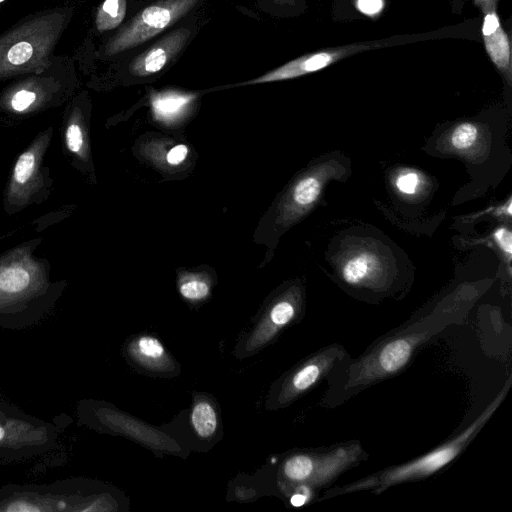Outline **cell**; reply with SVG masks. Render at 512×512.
Instances as JSON below:
<instances>
[{"label": "cell", "instance_id": "5b68a950", "mask_svg": "<svg viewBox=\"0 0 512 512\" xmlns=\"http://www.w3.org/2000/svg\"><path fill=\"white\" fill-rule=\"evenodd\" d=\"M111 509L109 495L89 479L66 478L45 484L0 486V512H91Z\"/></svg>", "mask_w": 512, "mask_h": 512}, {"label": "cell", "instance_id": "4fadbf2b", "mask_svg": "<svg viewBox=\"0 0 512 512\" xmlns=\"http://www.w3.org/2000/svg\"><path fill=\"white\" fill-rule=\"evenodd\" d=\"M60 133L65 157L74 168L84 171L90 164L91 156L87 121L79 106L67 111Z\"/></svg>", "mask_w": 512, "mask_h": 512}, {"label": "cell", "instance_id": "ba28073f", "mask_svg": "<svg viewBox=\"0 0 512 512\" xmlns=\"http://www.w3.org/2000/svg\"><path fill=\"white\" fill-rule=\"evenodd\" d=\"M200 0H157L141 10L107 46L110 55L135 48L163 32Z\"/></svg>", "mask_w": 512, "mask_h": 512}, {"label": "cell", "instance_id": "4316f807", "mask_svg": "<svg viewBox=\"0 0 512 512\" xmlns=\"http://www.w3.org/2000/svg\"><path fill=\"white\" fill-rule=\"evenodd\" d=\"M188 151V147L184 144H179L172 147L166 154L167 163L170 165H179L185 160Z\"/></svg>", "mask_w": 512, "mask_h": 512}, {"label": "cell", "instance_id": "9c48e42d", "mask_svg": "<svg viewBox=\"0 0 512 512\" xmlns=\"http://www.w3.org/2000/svg\"><path fill=\"white\" fill-rule=\"evenodd\" d=\"M349 353L341 344L327 345L306 357L281 381L277 405L286 406L326 379Z\"/></svg>", "mask_w": 512, "mask_h": 512}, {"label": "cell", "instance_id": "ffe728a7", "mask_svg": "<svg viewBox=\"0 0 512 512\" xmlns=\"http://www.w3.org/2000/svg\"><path fill=\"white\" fill-rule=\"evenodd\" d=\"M126 14V0H105L97 18L100 30H110L118 26Z\"/></svg>", "mask_w": 512, "mask_h": 512}, {"label": "cell", "instance_id": "9a60e30c", "mask_svg": "<svg viewBox=\"0 0 512 512\" xmlns=\"http://www.w3.org/2000/svg\"><path fill=\"white\" fill-rule=\"evenodd\" d=\"M377 259L369 253H358L343 264L342 279L351 286H366L375 279Z\"/></svg>", "mask_w": 512, "mask_h": 512}, {"label": "cell", "instance_id": "3957f363", "mask_svg": "<svg viewBox=\"0 0 512 512\" xmlns=\"http://www.w3.org/2000/svg\"><path fill=\"white\" fill-rule=\"evenodd\" d=\"M510 387L511 377L508 378L497 396L469 426L454 434L439 446L405 463L392 465L382 470L375 471L372 474L345 485L329 487L324 491L321 497H319V500H327L333 497L362 491H369L378 495L390 487L407 482L419 481L439 472L459 457L472 443L505 399Z\"/></svg>", "mask_w": 512, "mask_h": 512}, {"label": "cell", "instance_id": "d6986e66", "mask_svg": "<svg viewBox=\"0 0 512 512\" xmlns=\"http://www.w3.org/2000/svg\"><path fill=\"white\" fill-rule=\"evenodd\" d=\"M321 182L318 178L307 176L294 187L291 195L293 207L303 208L312 204L319 196Z\"/></svg>", "mask_w": 512, "mask_h": 512}, {"label": "cell", "instance_id": "e0dca14e", "mask_svg": "<svg viewBox=\"0 0 512 512\" xmlns=\"http://www.w3.org/2000/svg\"><path fill=\"white\" fill-rule=\"evenodd\" d=\"M298 314V305L293 299L285 298L276 302L270 309L264 323V340L275 335L280 329L294 321Z\"/></svg>", "mask_w": 512, "mask_h": 512}, {"label": "cell", "instance_id": "f1b7e54d", "mask_svg": "<svg viewBox=\"0 0 512 512\" xmlns=\"http://www.w3.org/2000/svg\"><path fill=\"white\" fill-rule=\"evenodd\" d=\"M274 5L280 8L294 7L297 5L298 0H271Z\"/></svg>", "mask_w": 512, "mask_h": 512}, {"label": "cell", "instance_id": "30bf717a", "mask_svg": "<svg viewBox=\"0 0 512 512\" xmlns=\"http://www.w3.org/2000/svg\"><path fill=\"white\" fill-rule=\"evenodd\" d=\"M380 46L381 44L376 42L358 43L319 50L300 56L260 77L248 80L238 85L261 84L297 78L322 70L345 57Z\"/></svg>", "mask_w": 512, "mask_h": 512}, {"label": "cell", "instance_id": "7a4b0ae2", "mask_svg": "<svg viewBox=\"0 0 512 512\" xmlns=\"http://www.w3.org/2000/svg\"><path fill=\"white\" fill-rule=\"evenodd\" d=\"M41 238L0 253V329L23 330L39 324L55 308L67 282L51 279L46 258L35 255Z\"/></svg>", "mask_w": 512, "mask_h": 512}, {"label": "cell", "instance_id": "7c38bea8", "mask_svg": "<svg viewBox=\"0 0 512 512\" xmlns=\"http://www.w3.org/2000/svg\"><path fill=\"white\" fill-rule=\"evenodd\" d=\"M190 34V29L180 27L165 35L130 63V73L140 77L158 73L183 49Z\"/></svg>", "mask_w": 512, "mask_h": 512}, {"label": "cell", "instance_id": "52a82bcc", "mask_svg": "<svg viewBox=\"0 0 512 512\" xmlns=\"http://www.w3.org/2000/svg\"><path fill=\"white\" fill-rule=\"evenodd\" d=\"M58 427L33 415L18 413L0 417V462L25 461L56 446Z\"/></svg>", "mask_w": 512, "mask_h": 512}, {"label": "cell", "instance_id": "ac0fdd59", "mask_svg": "<svg viewBox=\"0 0 512 512\" xmlns=\"http://www.w3.org/2000/svg\"><path fill=\"white\" fill-rule=\"evenodd\" d=\"M191 423L201 438L211 437L218 426V417L214 406L207 400L197 401L192 409Z\"/></svg>", "mask_w": 512, "mask_h": 512}, {"label": "cell", "instance_id": "6da1fadb", "mask_svg": "<svg viewBox=\"0 0 512 512\" xmlns=\"http://www.w3.org/2000/svg\"><path fill=\"white\" fill-rule=\"evenodd\" d=\"M465 307L447 306L409 320L377 338L357 358L342 360L326 378L321 405L335 408L365 389L403 372L416 354L449 326L463 321Z\"/></svg>", "mask_w": 512, "mask_h": 512}, {"label": "cell", "instance_id": "d4e9b609", "mask_svg": "<svg viewBox=\"0 0 512 512\" xmlns=\"http://www.w3.org/2000/svg\"><path fill=\"white\" fill-rule=\"evenodd\" d=\"M494 239L499 248L505 252L508 259H510L512 253V233L510 229L507 227L497 229L494 233Z\"/></svg>", "mask_w": 512, "mask_h": 512}, {"label": "cell", "instance_id": "5bb4252c", "mask_svg": "<svg viewBox=\"0 0 512 512\" xmlns=\"http://www.w3.org/2000/svg\"><path fill=\"white\" fill-rule=\"evenodd\" d=\"M197 94L165 90L151 94L150 104L154 118L170 123L178 119L196 99Z\"/></svg>", "mask_w": 512, "mask_h": 512}, {"label": "cell", "instance_id": "277c9868", "mask_svg": "<svg viewBox=\"0 0 512 512\" xmlns=\"http://www.w3.org/2000/svg\"><path fill=\"white\" fill-rule=\"evenodd\" d=\"M369 455L357 440L330 446L306 449L288 455L281 467L280 476L293 490L290 503L299 507L318 498L348 470L359 466Z\"/></svg>", "mask_w": 512, "mask_h": 512}, {"label": "cell", "instance_id": "44dd1931", "mask_svg": "<svg viewBox=\"0 0 512 512\" xmlns=\"http://www.w3.org/2000/svg\"><path fill=\"white\" fill-rule=\"evenodd\" d=\"M478 136L477 128L470 123L457 126L451 135V143L458 150H466L474 145Z\"/></svg>", "mask_w": 512, "mask_h": 512}, {"label": "cell", "instance_id": "603a6c76", "mask_svg": "<svg viewBox=\"0 0 512 512\" xmlns=\"http://www.w3.org/2000/svg\"><path fill=\"white\" fill-rule=\"evenodd\" d=\"M33 53V47L30 43L22 41L13 45L7 53L8 61L13 65L26 63Z\"/></svg>", "mask_w": 512, "mask_h": 512}, {"label": "cell", "instance_id": "cb8c5ba5", "mask_svg": "<svg viewBox=\"0 0 512 512\" xmlns=\"http://www.w3.org/2000/svg\"><path fill=\"white\" fill-rule=\"evenodd\" d=\"M419 184L418 175L414 172H407L398 177L396 186L404 194H414Z\"/></svg>", "mask_w": 512, "mask_h": 512}, {"label": "cell", "instance_id": "8992f818", "mask_svg": "<svg viewBox=\"0 0 512 512\" xmlns=\"http://www.w3.org/2000/svg\"><path fill=\"white\" fill-rule=\"evenodd\" d=\"M53 134V126L39 131L14 161L3 192V209L7 215L20 213L49 198L53 179L44 159Z\"/></svg>", "mask_w": 512, "mask_h": 512}, {"label": "cell", "instance_id": "7402d4cb", "mask_svg": "<svg viewBox=\"0 0 512 512\" xmlns=\"http://www.w3.org/2000/svg\"><path fill=\"white\" fill-rule=\"evenodd\" d=\"M181 295L189 300H201L209 294L208 284L201 279H187L180 285Z\"/></svg>", "mask_w": 512, "mask_h": 512}, {"label": "cell", "instance_id": "83f0119b", "mask_svg": "<svg viewBox=\"0 0 512 512\" xmlns=\"http://www.w3.org/2000/svg\"><path fill=\"white\" fill-rule=\"evenodd\" d=\"M21 409L16 405L12 404L9 400L4 398L0 394V417H4L7 415L15 414L20 412Z\"/></svg>", "mask_w": 512, "mask_h": 512}, {"label": "cell", "instance_id": "484cf974", "mask_svg": "<svg viewBox=\"0 0 512 512\" xmlns=\"http://www.w3.org/2000/svg\"><path fill=\"white\" fill-rule=\"evenodd\" d=\"M357 9L370 17L378 15L384 7V0H355Z\"/></svg>", "mask_w": 512, "mask_h": 512}, {"label": "cell", "instance_id": "8fae6325", "mask_svg": "<svg viewBox=\"0 0 512 512\" xmlns=\"http://www.w3.org/2000/svg\"><path fill=\"white\" fill-rule=\"evenodd\" d=\"M498 0H474L483 13L482 36L486 52L495 67L511 84V44L497 13Z\"/></svg>", "mask_w": 512, "mask_h": 512}, {"label": "cell", "instance_id": "2e32d148", "mask_svg": "<svg viewBox=\"0 0 512 512\" xmlns=\"http://www.w3.org/2000/svg\"><path fill=\"white\" fill-rule=\"evenodd\" d=\"M130 353L142 365L151 368L164 367L167 360L164 347L152 336L137 338L131 346Z\"/></svg>", "mask_w": 512, "mask_h": 512}, {"label": "cell", "instance_id": "f546056e", "mask_svg": "<svg viewBox=\"0 0 512 512\" xmlns=\"http://www.w3.org/2000/svg\"><path fill=\"white\" fill-rule=\"evenodd\" d=\"M2 1H4V0H0V2H2Z\"/></svg>", "mask_w": 512, "mask_h": 512}]
</instances>
